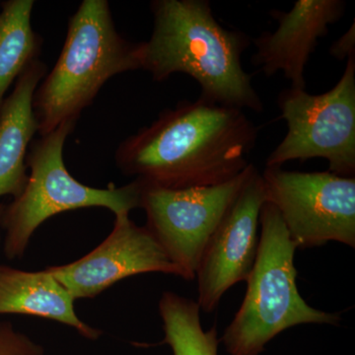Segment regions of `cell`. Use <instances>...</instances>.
<instances>
[{
	"label": "cell",
	"instance_id": "9",
	"mask_svg": "<svg viewBox=\"0 0 355 355\" xmlns=\"http://www.w3.org/2000/svg\"><path fill=\"white\" fill-rule=\"evenodd\" d=\"M265 202L263 179L254 168L198 263L197 302L203 312H214L231 287L249 277L260 244V214Z\"/></svg>",
	"mask_w": 355,
	"mask_h": 355
},
{
	"label": "cell",
	"instance_id": "2",
	"mask_svg": "<svg viewBox=\"0 0 355 355\" xmlns=\"http://www.w3.org/2000/svg\"><path fill=\"white\" fill-rule=\"evenodd\" d=\"M153 30L139 43L140 69L155 83L175 73L200 85V99L261 113L265 109L252 76L242 64L252 40L240 30L226 29L207 0H153Z\"/></svg>",
	"mask_w": 355,
	"mask_h": 355
},
{
	"label": "cell",
	"instance_id": "13",
	"mask_svg": "<svg viewBox=\"0 0 355 355\" xmlns=\"http://www.w3.org/2000/svg\"><path fill=\"white\" fill-rule=\"evenodd\" d=\"M74 300L48 270L28 272L0 265V315H28L58 322L76 329L88 340L102 331L77 316Z\"/></svg>",
	"mask_w": 355,
	"mask_h": 355
},
{
	"label": "cell",
	"instance_id": "14",
	"mask_svg": "<svg viewBox=\"0 0 355 355\" xmlns=\"http://www.w3.org/2000/svg\"><path fill=\"white\" fill-rule=\"evenodd\" d=\"M33 0H7L0 12V109L9 87L34 60H39L43 38L34 31Z\"/></svg>",
	"mask_w": 355,
	"mask_h": 355
},
{
	"label": "cell",
	"instance_id": "5",
	"mask_svg": "<svg viewBox=\"0 0 355 355\" xmlns=\"http://www.w3.org/2000/svg\"><path fill=\"white\" fill-rule=\"evenodd\" d=\"M76 121L62 123L53 132L29 146L26 164L30 169L24 191L4 207L0 227L6 231L4 254L8 260L22 259L30 240L44 221L62 212L87 207H105L114 216L140 209L144 180L123 187L97 189L86 186L69 174L64 161L67 137Z\"/></svg>",
	"mask_w": 355,
	"mask_h": 355
},
{
	"label": "cell",
	"instance_id": "12",
	"mask_svg": "<svg viewBox=\"0 0 355 355\" xmlns=\"http://www.w3.org/2000/svg\"><path fill=\"white\" fill-rule=\"evenodd\" d=\"M48 67L42 60L32 62L18 77L12 93L0 109V198H18L27 184L26 156L38 132L33 97Z\"/></svg>",
	"mask_w": 355,
	"mask_h": 355
},
{
	"label": "cell",
	"instance_id": "18",
	"mask_svg": "<svg viewBox=\"0 0 355 355\" xmlns=\"http://www.w3.org/2000/svg\"><path fill=\"white\" fill-rule=\"evenodd\" d=\"M4 207H6V205H3V203H0V217L2 216V212H3ZM1 239V238H0Z\"/></svg>",
	"mask_w": 355,
	"mask_h": 355
},
{
	"label": "cell",
	"instance_id": "3",
	"mask_svg": "<svg viewBox=\"0 0 355 355\" xmlns=\"http://www.w3.org/2000/svg\"><path fill=\"white\" fill-rule=\"evenodd\" d=\"M137 69L139 43L116 31L109 2L83 0L70 17L60 58L33 97L40 135L77 121L110 78Z\"/></svg>",
	"mask_w": 355,
	"mask_h": 355
},
{
	"label": "cell",
	"instance_id": "17",
	"mask_svg": "<svg viewBox=\"0 0 355 355\" xmlns=\"http://www.w3.org/2000/svg\"><path fill=\"white\" fill-rule=\"evenodd\" d=\"M330 55L338 60H347L355 57L354 21L345 34L331 44Z\"/></svg>",
	"mask_w": 355,
	"mask_h": 355
},
{
	"label": "cell",
	"instance_id": "11",
	"mask_svg": "<svg viewBox=\"0 0 355 355\" xmlns=\"http://www.w3.org/2000/svg\"><path fill=\"white\" fill-rule=\"evenodd\" d=\"M345 7L343 0H298L289 11H270L277 29L252 40L256 46L252 64L268 77L282 71L291 88L306 90L310 57L330 26L342 19Z\"/></svg>",
	"mask_w": 355,
	"mask_h": 355
},
{
	"label": "cell",
	"instance_id": "15",
	"mask_svg": "<svg viewBox=\"0 0 355 355\" xmlns=\"http://www.w3.org/2000/svg\"><path fill=\"white\" fill-rule=\"evenodd\" d=\"M165 338L174 355H218L216 327L205 331L197 301L172 291L163 292L159 301Z\"/></svg>",
	"mask_w": 355,
	"mask_h": 355
},
{
	"label": "cell",
	"instance_id": "10",
	"mask_svg": "<svg viewBox=\"0 0 355 355\" xmlns=\"http://www.w3.org/2000/svg\"><path fill=\"white\" fill-rule=\"evenodd\" d=\"M114 217L112 232L90 253L67 265L46 268L74 300L95 298L116 282L142 273L182 277L146 226L137 225L128 214Z\"/></svg>",
	"mask_w": 355,
	"mask_h": 355
},
{
	"label": "cell",
	"instance_id": "1",
	"mask_svg": "<svg viewBox=\"0 0 355 355\" xmlns=\"http://www.w3.org/2000/svg\"><path fill=\"white\" fill-rule=\"evenodd\" d=\"M258 135L243 110L184 100L123 140L114 158L123 174L161 188L212 187L251 164Z\"/></svg>",
	"mask_w": 355,
	"mask_h": 355
},
{
	"label": "cell",
	"instance_id": "8",
	"mask_svg": "<svg viewBox=\"0 0 355 355\" xmlns=\"http://www.w3.org/2000/svg\"><path fill=\"white\" fill-rule=\"evenodd\" d=\"M254 168L251 163L234 179L202 188L173 190L144 181L140 209L146 211V227L181 270L182 279H196L207 242Z\"/></svg>",
	"mask_w": 355,
	"mask_h": 355
},
{
	"label": "cell",
	"instance_id": "6",
	"mask_svg": "<svg viewBox=\"0 0 355 355\" xmlns=\"http://www.w3.org/2000/svg\"><path fill=\"white\" fill-rule=\"evenodd\" d=\"M286 135L266 158V167H282L293 160L328 161V171L355 175V57L347 60L340 80L320 95L284 89L277 97Z\"/></svg>",
	"mask_w": 355,
	"mask_h": 355
},
{
	"label": "cell",
	"instance_id": "4",
	"mask_svg": "<svg viewBox=\"0 0 355 355\" xmlns=\"http://www.w3.org/2000/svg\"><path fill=\"white\" fill-rule=\"evenodd\" d=\"M260 244L239 310L221 340L230 355H259L279 334L303 324H338V313L315 309L299 293L296 248L279 211L265 202Z\"/></svg>",
	"mask_w": 355,
	"mask_h": 355
},
{
	"label": "cell",
	"instance_id": "7",
	"mask_svg": "<svg viewBox=\"0 0 355 355\" xmlns=\"http://www.w3.org/2000/svg\"><path fill=\"white\" fill-rule=\"evenodd\" d=\"M266 202L279 211L297 249L340 242L355 248V177L329 171L261 173Z\"/></svg>",
	"mask_w": 355,
	"mask_h": 355
},
{
	"label": "cell",
	"instance_id": "16",
	"mask_svg": "<svg viewBox=\"0 0 355 355\" xmlns=\"http://www.w3.org/2000/svg\"><path fill=\"white\" fill-rule=\"evenodd\" d=\"M42 345L14 329L9 322H0V355H44Z\"/></svg>",
	"mask_w": 355,
	"mask_h": 355
}]
</instances>
